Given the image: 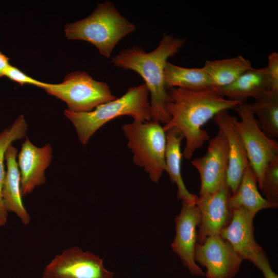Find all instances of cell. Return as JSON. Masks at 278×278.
I'll list each match as a JSON object with an SVG mask.
<instances>
[{"label":"cell","mask_w":278,"mask_h":278,"mask_svg":"<svg viewBox=\"0 0 278 278\" xmlns=\"http://www.w3.org/2000/svg\"><path fill=\"white\" fill-rule=\"evenodd\" d=\"M185 40L165 33L158 47L149 53L135 46L120 51L111 58L116 67L137 73L145 82L150 94L151 121L166 124L170 119L166 110L169 101L164 79L167 59L176 55L184 46Z\"/></svg>","instance_id":"cell-2"},{"label":"cell","mask_w":278,"mask_h":278,"mask_svg":"<svg viewBox=\"0 0 278 278\" xmlns=\"http://www.w3.org/2000/svg\"><path fill=\"white\" fill-rule=\"evenodd\" d=\"M183 138L182 133L177 129L172 128L166 132L165 171L169 175L171 182L177 185L178 198L187 203L197 204L198 197L187 189L182 177L183 154L181 144Z\"/></svg>","instance_id":"cell-18"},{"label":"cell","mask_w":278,"mask_h":278,"mask_svg":"<svg viewBox=\"0 0 278 278\" xmlns=\"http://www.w3.org/2000/svg\"><path fill=\"white\" fill-rule=\"evenodd\" d=\"M9 58L0 51V78L5 76L7 68L10 65Z\"/></svg>","instance_id":"cell-28"},{"label":"cell","mask_w":278,"mask_h":278,"mask_svg":"<svg viewBox=\"0 0 278 278\" xmlns=\"http://www.w3.org/2000/svg\"><path fill=\"white\" fill-rule=\"evenodd\" d=\"M261 130L269 138H278V91L270 90L250 104Z\"/></svg>","instance_id":"cell-22"},{"label":"cell","mask_w":278,"mask_h":278,"mask_svg":"<svg viewBox=\"0 0 278 278\" xmlns=\"http://www.w3.org/2000/svg\"><path fill=\"white\" fill-rule=\"evenodd\" d=\"M234 109L239 119L232 116L234 127L245 146L249 164L253 169L260 188L268 165L278 157V144L261 130L250 104L241 103Z\"/></svg>","instance_id":"cell-7"},{"label":"cell","mask_w":278,"mask_h":278,"mask_svg":"<svg viewBox=\"0 0 278 278\" xmlns=\"http://www.w3.org/2000/svg\"><path fill=\"white\" fill-rule=\"evenodd\" d=\"M255 216L243 207L234 209L230 222L219 235L242 260H248L256 266L266 255L254 238L253 221Z\"/></svg>","instance_id":"cell-13"},{"label":"cell","mask_w":278,"mask_h":278,"mask_svg":"<svg viewBox=\"0 0 278 278\" xmlns=\"http://www.w3.org/2000/svg\"><path fill=\"white\" fill-rule=\"evenodd\" d=\"M18 150L12 145L7 149L5 159L7 171L2 188V198L7 212L14 213L23 224H28L30 217L25 208L21 193V175L16 161Z\"/></svg>","instance_id":"cell-16"},{"label":"cell","mask_w":278,"mask_h":278,"mask_svg":"<svg viewBox=\"0 0 278 278\" xmlns=\"http://www.w3.org/2000/svg\"><path fill=\"white\" fill-rule=\"evenodd\" d=\"M271 90L265 67L248 70L231 84L218 90L227 99L244 103L255 100Z\"/></svg>","instance_id":"cell-17"},{"label":"cell","mask_w":278,"mask_h":278,"mask_svg":"<svg viewBox=\"0 0 278 278\" xmlns=\"http://www.w3.org/2000/svg\"><path fill=\"white\" fill-rule=\"evenodd\" d=\"M203 67L211 80L212 89L218 90L231 84L253 67L250 61L242 56L206 60Z\"/></svg>","instance_id":"cell-21"},{"label":"cell","mask_w":278,"mask_h":278,"mask_svg":"<svg viewBox=\"0 0 278 278\" xmlns=\"http://www.w3.org/2000/svg\"><path fill=\"white\" fill-rule=\"evenodd\" d=\"M5 76L12 81L20 83L21 85L29 84L44 89L47 83L34 79L26 75L17 67L10 65L5 73Z\"/></svg>","instance_id":"cell-25"},{"label":"cell","mask_w":278,"mask_h":278,"mask_svg":"<svg viewBox=\"0 0 278 278\" xmlns=\"http://www.w3.org/2000/svg\"><path fill=\"white\" fill-rule=\"evenodd\" d=\"M257 184L256 176L249 164L237 189L230 196L229 203L232 210L243 207L255 216L262 210L276 208L260 195Z\"/></svg>","instance_id":"cell-19"},{"label":"cell","mask_w":278,"mask_h":278,"mask_svg":"<svg viewBox=\"0 0 278 278\" xmlns=\"http://www.w3.org/2000/svg\"><path fill=\"white\" fill-rule=\"evenodd\" d=\"M167 93L170 99L166 108L170 119L163 129L165 133L172 128L182 133L186 140L182 154L186 159L210 138L202 126L219 112L241 103L226 98L215 89L194 91L172 88Z\"/></svg>","instance_id":"cell-1"},{"label":"cell","mask_w":278,"mask_h":278,"mask_svg":"<svg viewBox=\"0 0 278 278\" xmlns=\"http://www.w3.org/2000/svg\"><path fill=\"white\" fill-rule=\"evenodd\" d=\"M48 94L65 101L68 110L87 112L116 98L107 83L94 80L84 72L66 75L59 84L48 83L43 89Z\"/></svg>","instance_id":"cell-6"},{"label":"cell","mask_w":278,"mask_h":278,"mask_svg":"<svg viewBox=\"0 0 278 278\" xmlns=\"http://www.w3.org/2000/svg\"><path fill=\"white\" fill-rule=\"evenodd\" d=\"M270 90L278 91V54L269 55L267 65L265 67Z\"/></svg>","instance_id":"cell-26"},{"label":"cell","mask_w":278,"mask_h":278,"mask_svg":"<svg viewBox=\"0 0 278 278\" xmlns=\"http://www.w3.org/2000/svg\"><path fill=\"white\" fill-rule=\"evenodd\" d=\"M200 177L199 195L217 190L225 181L228 165V145L223 132L219 129L208 142L206 153L191 162Z\"/></svg>","instance_id":"cell-10"},{"label":"cell","mask_w":278,"mask_h":278,"mask_svg":"<svg viewBox=\"0 0 278 278\" xmlns=\"http://www.w3.org/2000/svg\"><path fill=\"white\" fill-rule=\"evenodd\" d=\"M134 163L144 169L154 183L166 170V133L160 124L133 121L122 126Z\"/></svg>","instance_id":"cell-5"},{"label":"cell","mask_w":278,"mask_h":278,"mask_svg":"<svg viewBox=\"0 0 278 278\" xmlns=\"http://www.w3.org/2000/svg\"><path fill=\"white\" fill-rule=\"evenodd\" d=\"M214 120L224 133L228 145V165L225 182L231 194L237 189L244 172L249 165L242 141L233 126L228 110L217 113Z\"/></svg>","instance_id":"cell-15"},{"label":"cell","mask_w":278,"mask_h":278,"mask_svg":"<svg viewBox=\"0 0 278 278\" xmlns=\"http://www.w3.org/2000/svg\"><path fill=\"white\" fill-rule=\"evenodd\" d=\"M265 198L275 207L278 205V157L272 160L265 170L260 187Z\"/></svg>","instance_id":"cell-24"},{"label":"cell","mask_w":278,"mask_h":278,"mask_svg":"<svg viewBox=\"0 0 278 278\" xmlns=\"http://www.w3.org/2000/svg\"><path fill=\"white\" fill-rule=\"evenodd\" d=\"M64 30L68 39L87 41L102 56L110 58L118 42L134 32L136 27L112 2L106 1L98 3L88 17L66 24Z\"/></svg>","instance_id":"cell-4"},{"label":"cell","mask_w":278,"mask_h":278,"mask_svg":"<svg viewBox=\"0 0 278 278\" xmlns=\"http://www.w3.org/2000/svg\"><path fill=\"white\" fill-rule=\"evenodd\" d=\"M180 214L176 217V236L171 248L183 264L193 275L203 276L205 273L194 259L197 243V228L200 223V213L197 204L182 201Z\"/></svg>","instance_id":"cell-11"},{"label":"cell","mask_w":278,"mask_h":278,"mask_svg":"<svg viewBox=\"0 0 278 278\" xmlns=\"http://www.w3.org/2000/svg\"><path fill=\"white\" fill-rule=\"evenodd\" d=\"M27 127L24 116L21 115L10 127L0 133V227L6 224L8 216V212L4 206L2 195L6 174L4 163L5 152L13 142L26 136Z\"/></svg>","instance_id":"cell-23"},{"label":"cell","mask_w":278,"mask_h":278,"mask_svg":"<svg viewBox=\"0 0 278 278\" xmlns=\"http://www.w3.org/2000/svg\"><path fill=\"white\" fill-rule=\"evenodd\" d=\"M165 88H179L189 91L213 89L211 80L203 67L187 68L167 61L164 72Z\"/></svg>","instance_id":"cell-20"},{"label":"cell","mask_w":278,"mask_h":278,"mask_svg":"<svg viewBox=\"0 0 278 278\" xmlns=\"http://www.w3.org/2000/svg\"><path fill=\"white\" fill-rule=\"evenodd\" d=\"M194 259L206 269V278H233L238 272L242 259L230 244L219 234L207 237L197 243Z\"/></svg>","instance_id":"cell-9"},{"label":"cell","mask_w":278,"mask_h":278,"mask_svg":"<svg viewBox=\"0 0 278 278\" xmlns=\"http://www.w3.org/2000/svg\"><path fill=\"white\" fill-rule=\"evenodd\" d=\"M113 274L105 268L102 259L74 247L56 255L41 278H113Z\"/></svg>","instance_id":"cell-8"},{"label":"cell","mask_w":278,"mask_h":278,"mask_svg":"<svg viewBox=\"0 0 278 278\" xmlns=\"http://www.w3.org/2000/svg\"><path fill=\"white\" fill-rule=\"evenodd\" d=\"M231 195L225 181L215 192L198 197L197 204L201 219L197 243H202L210 236L219 234L229 223L233 211L230 206Z\"/></svg>","instance_id":"cell-12"},{"label":"cell","mask_w":278,"mask_h":278,"mask_svg":"<svg viewBox=\"0 0 278 278\" xmlns=\"http://www.w3.org/2000/svg\"><path fill=\"white\" fill-rule=\"evenodd\" d=\"M263 273L264 278H278L277 275L272 270L266 256L256 266Z\"/></svg>","instance_id":"cell-27"},{"label":"cell","mask_w":278,"mask_h":278,"mask_svg":"<svg viewBox=\"0 0 278 278\" xmlns=\"http://www.w3.org/2000/svg\"><path fill=\"white\" fill-rule=\"evenodd\" d=\"M51 158L52 148L49 144L38 147L26 137L18 154L22 197L31 194L36 187L45 183V171L49 166Z\"/></svg>","instance_id":"cell-14"},{"label":"cell","mask_w":278,"mask_h":278,"mask_svg":"<svg viewBox=\"0 0 278 278\" xmlns=\"http://www.w3.org/2000/svg\"><path fill=\"white\" fill-rule=\"evenodd\" d=\"M149 92L145 84L130 88L119 98L103 103L87 112H74L66 109L65 117L74 125L79 140L86 145L91 136L109 121L120 116L128 115L134 121L151 120Z\"/></svg>","instance_id":"cell-3"}]
</instances>
